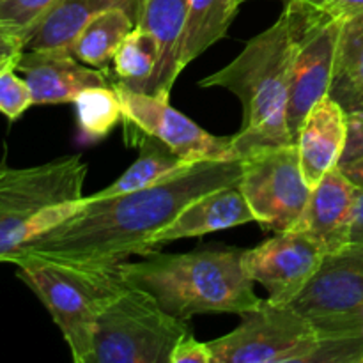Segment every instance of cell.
Returning <instances> with one entry per match:
<instances>
[{
	"mask_svg": "<svg viewBox=\"0 0 363 363\" xmlns=\"http://www.w3.org/2000/svg\"><path fill=\"white\" fill-rule=\"evenodd\" d=\"M350 245H363V188L358 190L357 206H354L353 215V225H351Z\"/></svg>",
	"mask_w": 363,
	"mask_h": 363,
	"instance_id": "32",
	"label": "cell"
},
{
	"mask_svg": "<svg viewBox=\"0 0 363 363\" xmlns=\"http://www.w3.org/2000/svg\"><path fill=\"white\" fill-rule=\"evenodd\" d=\"M319 339L344 337L363 344V308L311 319Z\"/></svg>",
	"mask_w": 363,
	"mask_h": 363,
	"instance_id": "27",
	"label": "cell"
},
{
	"mask_svg": "<svg viewBox=\"0 0 363 363\" xmlns=\"http://www.w3.org/2000/svg\"><path fill=\"white\" fill-rule=\"evenodd\" d=\"M135 18L124 7H110L96 14L74 39L71 53L80 62L92 67L106 66L119 46L135 28Z\"/></svg>",
	"mask_w": 363,
	"mask_h": 363,
	"instance_id": "21",
	"label": "cell"
},
{
	"mask_svg": "<svg viewBox=\"0 0 363 363\" xmlns=\"http://www.w3.org/2000/svg\"><path fill=\"white\" fill-rule=\"evenodd\" d=\"M362 113H363V112H362Z\"/></svg>",
	"mask_w": 363,
	"mask_h": 363,
	"instance_id": "35",
	"label": "cell"
},
{
	"mask_svg": "<svg viewBox=\"0 0 363 363\" xmlns=\"http://www.w3.org/2000/svg\"><path fill=\"white\" fill-rule=\"evenodd\" d=\"M25 52V35L18 28L0 23V71L16 67Z\"/></svg>",
	"mask_w": 363,
	"mask_h": 363,
	"instance_id": "30",
	"label": "cell"
},
{
	"mask_svg": "<svg viewBox=\"0 0 363 363\" xmlns=\"http://www.w3.org/2000/svg\"><path fill=\"white\" fill-rule=\"evenodd\" d=\"M289 305L308 319L363 308V245L326 254L318 275Z\"/></svg>",
	"mask_w": 363,
	"mask_h": 363,
	"instance_id": "13",
	"label": "cell"
},
{
	"mask_svg": "<svg viewBox=\"0 0 363 363\" xmlns=\"http://www.w3.org/2000/svg\"><path fill=\"white\" fill-rule=\"evenodd\" d=\"M298 20V50L291 73L287 124L293 140L315 103L330 94L335 64L337 41L342 21L314 16L294 0H289Z\"/></svg>",
	"mask_w": 363,
	"mask_h": 363,
	"instance_id": "10",
	"label": "cell"
},
{
	"mask_svg": "<svg viewBox=\"0 0 363 363\" xmlns=\"http://www.w3.org/2000/svg\"><path fill=\"white\" fill-rule=\"evenodd\" d=\"M350 135V117L342 106L325 96L307 113L296 135L301 174L311 188L340 163Z\"/></svg>",
	"mask_w": 363,
	"mask_h": 363,
	"instance_id": "15",
	"label": "cell"
},
{
	"mask_svg": "<svg viewBox=\"0 0 363 363\" xmlns=\"http://www.w3.org/2000/svg\"><path fill=\"white\" fill-rule=\"evenodd\" d=\"M298 20L293 7L216 73L202 78L201 87H222L236 94L243 106V124L233 135L240 158L266 145L296 144L287 124L291 73L298 50Z\"/></svg>",
	"mask_w": 363,
	"mask_h": 363,
	"instance_id": "2",
	"label": "cell"
},
{
	"mask_svg": "<svg viewBox=\"0 0 363 363\" xmlns=\"http://www.w3.org/2000/svg\"><path fill=\"white\" fill-rule=\"evenodd\" d=\"M87 163L62 156L25 169L0 167V262L84 206Z\"/></svg>",
	"mask_w": 363,
	"mask_h": 363,
	"instance_id": "4",
	"label": "cell"
},
{
	"mask_svg": "<svg viewBox=\"0 0 363 363\" xmlns=\"http://www.w3.org/2000/svg\"><path fill=\"white\" fill-rule=\"evenodd\" d=\"M358 190L337 165L312 188L303 216L293 230L318 241L326 254L340 252L350 245Z\"/></svg>",
	"mask_w": 363,
	"mask_h": 363,
	"instance_id": "14",
	"label": "cell"
},
{
	"mask_svg": "<svg viewBox=\"0 0 363 363\" xmlns=\"http://www.w3.org/2000/svg\"><path fill=\"white\" fill-rule=\"evenodd\" d=\"M347 117H350V135H347V144L340 163L363 158V113H353Z\"/></svg>",
	"mask_w": 363,
	"mask_h": 363,
	"instance_id": "31",
	"label": "cell"
},
{
	"mask_svg": "<svg viewBox=\"0 0 363 363\" xmlns=\"http://www.w3.org/2000/svg\"><path fill=\"white\" fill-rule=\"evenodd\" d=\"M240 160L238 188L255 215V223L275 234L293 230L312 191L301 174L296 144L257 147Z\"/></svg>",
	"mask_w": 363,
	"mask_h": 363,
	"instance_id": "8",
	"label": "cell"
},
{
	"mask_svg": "<svg viewBox=\"0 0 363 363\" xmlns=\"http://www.w3.org/2000/svg\"><path fill=\"white\" fill-rule=\"evenodd\" d=\"M135 145L140 147V156L133 162V165L113 181L110 186L91 194V199H106L112 195L128 194V191L144 190V188L155 186V184L169 181L179 174L186 172L197 163H191L188 160L181 158L179 155L167 147L162 140L151 137V135H142Z\"/></svg>",
	"mask_w": 363,
	"mask_h": 363,
	"instance_id": "20",
	"label": "cell"
},
{
	"mask_svg": "<svg viewBox=\"0 0 363 363\" xmlns=\"http://www.w3.org/2000/svg\"><path fill=\"white\" fill-rule=\"evenodd\" d=\"M325 257V248L311 236L286 230L243 250V268L252 282L268 291V300L289 305L318 275Z\"/></svg>",
	"mask_w": 363,
	"mask_h": 363,
	"instance_id": "11",
	"label": "cell"
},
{
	"mask_svg": "<svg viewBox=\"0 0 363 363\" xmlns=\"http://www.w3.org/2000/svg\"><path fill=\"white\" fill-rule=\"evenodd\" d=\"M18 277L43 301L77 363H91L98 314L123 287L117 269H92L23 255L13 262Z\"/></svg>",
	"mask_w": 363,
	"mask_h": 363,
	"instance_id": "5",
	"label": "cell"
},
{
	"mask_svg": "<svg viewBox=\"0 0 363 363\" xmlns=\"http://www.w3.org/2000/svg\"><path fill=\"white\" fill-rule=\"evenodd\" d=\"M77 110V124L85 142H99L123 123L124 113L116 87H91L77 96L73 101Z\"/></svg>",
	"mask_w": 363,
	"mask_h": 363,
	"instance_id": "24",
	"label": "cell"
},
{
	"mask_svg": "<svg viewBox=\"0 0 363 363\" xmlns=\"http://www.w3.org/2000/svg\"><path fill=\"white\" fill-rule=\"evenodd\" d=\"M314 16L344 21L363 11V0H294Z\"/></svg>",
	"mask_w": 363,
	"mask_h": 363,
	"instance_id": "28",
	"label": "cell"
},
{
	"mask_svg": "<svg viewBox=\"0 0 363 363\" xmlns=\"http://www.w3.org/2000/svg\"><path fill=\"white\" fill-rule=\"evenodd\" d=\"M16 71L27 80L34 105L73 103L85 89L112 85L105 67L87 66L69 50H25Z\"/></svg>",
	"mask_w": 363,
	"mask_h": 363,
	"instance_id": "12",
	"label": "cell"
},
{
	"mask_svg": "<svg viewBox=\"0 0 363 363\" xmlns=\"http://www.w3.org/2000/svg\"><path fill=\"white\" fill-rule=\"evenodd\" d=\"M328 96L347 116L363 112V11L340 25Z\"/></svg>",
	"mask_w": 363,
	"mask_h": 363,
	"instance_id": "19",
	"label": "cell"
},
{
	"mask_svg": "<svg viewBox=\"0 0 363 363\" xmlns=\"http://www.w3.org/2000/svg\"><path fill=\"white\" fill-rule=\"evenodd\" d=\"M250 222H255V215L238 184L220 188L190 202L169 225L152 238L151 250L170 241L199 238Z\"/></svg>",
	"mask_w": 363,
	"mask_h": 363,
	"instance_id": "17",
	"label": "cell"
},
{
	"mask_svg": "<svg viewBox=\"0 0 363 363\" xmlns=\"http://www.w3.org/2000/svg\"><path fill=\"white\" fill-rule=\"evenodd\" d=\"M241 160L199 162L169 181L112 195L84 197L80 211L32 238L11 262L23 255L52 259L92 269H117L133 255L151 252V241L190 202L240 183Z\"/></svg>",
	"mask_w": 363,
	"mask_h": 363,
	"instance_id": "1",
	"label": "cell"
},
{
	"mask_svg": "<svg viewBox=\"0 0 363 363\" xmlns=\"http://www.w3.org/2000/svg\"><path fill=\"white\" fill-rule=\"evenodd\" d=\"M241 325L208 342L213 363H311L318 332L293 305L262 300L241 314Z\"/></svg>",
	"mask_w": 363,
	"mask_h": 363,
	"instance_id": "7",
	"label": "cell"
},
{
	"mask_svg": "<svg viewBox=\"0 0 363 363\" xmlns=\"http://www.w3.org/2000/svg\"><path fill=\"white\" fill-rule=\"evenodd\" d=\"M184 319L167 312L155 296L124 282L101 307L91 363H170Z\"/></svg>",
	"mask_w": 363,
	"mask_h": 363,
	"instance_id": "6",
	"label": "cell"
},
{
	"mask_svg": "<svg viewBox=\"0 0 363 363\" xmlns=\"http://www.w3.org/2000/svg\"><path fill=\"white\" fill-rule=\"evenodd\" d=\"M160 60L158 43L152 38L151 32L135 25L123 45L113 55V73L119 84L133 89V91L145 92Z\"/></svg>",
	"mask_w": 363,
	"mask_h": 363,
	"instance_id": "23",
	"label": "cell"
},
{
	"mask_svg": "<svg viewBox=\"0 0 363 363\" xmlns=\"http://www.w3.org/2000/svg\"><path fill=\"white\" fill-rule=\"evenodd\" d=\"M240 6V0H188L181 55L184 67L225 38Z\"/></svg>",
	"mask_w": 363,
	"mask_h": 363,
	"instance_id": "22",
	"label": "cell"
},
{
	"mask_svg": "<svg viewBox=\"0 0 363 363\" xmlns=\"http://www.w3.org/2000/svg\"><path fill=\"white\" fill-rule=\"evenodd\" d=\"M137 0H57L25 30V50H69L82 28L110 7H124L135 18Z\"/></svg>",
	"mask_w": 363,
	"mask_h": 363,
	"instance_id": "18",
	"label": "cell"
},
{
	"mask_svg": "<svg viewBox=\"0 0 363 363\" xmlns=\"http://www.w3.org/2000/svg\"><path fill=\"white\" fill-rule=\"evenodd\" d=\"M126 284L147 291L176 318L199 314H245L262 303L243 268V250H191L163 254L151 250L144 259L117 268Z\"/></svg>",
	"mask_w": 363,
	"mask_h": 363,
	"instance_id": "3",
	"label": "cell"
},
{
	"mask_svg": "<svg viewBox=\"0 0 363 363\" xmlns=\"http://www.w3.org/2000/svg\"><path fill=\"white\" fill-rule=\"evenodd\" d=\"M240 2L243 4V2H247V0H240ZM284 2H289V0H284Z\"/></svg>",
	"mask_w": 363,
	"mask_h": 363,
	"instance_id": "34",
	"label": "cell"
},
{
	"mask_svg": "<svg viewBox=\"0 0 363 363\" xmlns=\"http://www.w3.org/2000/svg\"><path fill=\"white\" fill-rule=\"evenodd\" d=\"M57 0H0V23L23 32L35 23Z\"/></svg>",
	"mask_w": 363,
	"mask_h": 363,
	"instance_id": "26",
	"label": "cell"
},
{
	"mask_svg": "<svg viewBox=\"0 0 363 363\" xmlns=\"http://www.w3.org/2000/svg\"><path fill=\"white\" fill-rule=\"evenodd\" d=\"M123 105L128 138L135 133L158 138L181 158L191 163L230 162L240 160L233 137H216L170 105V99H160L147 92H138L119 82H112ZM135 138V142L138 140ZM133 142V144H135Z\"/></svg>",
	"mask_w": 363,
	"mask_h": 363,
	"instance_id": "9",
	"label": "cell"
},
{
	"mask_svg": "<svg viewBox=\"0 0 363 363\" xmlns=\"http://www.w3.org/2000/svg\"><path fill=\"white\" fill-rule=\"evenodd\" d=\"M170 363H213V353L208 342H201L186 332L177 340Z\"/></svg>",
	"mask_w": 363,
	"mask_h": 363,
	"instance_id": "29",
	"label": "cell"
},
{
	"mask_svg": "<svg viewBox=\"0 0 363 363\" xmlns=\"http://www.w3.org/2000/svg\"><path fill=\"white\" fill-rule=\"evenodd\" d=\"M188 0H137L135 23L151 32L158 43L160 60L147 94L160 99H170V91L184 69L183 39L186 25Z\"/></svg>",
	"mask_w": 363,
	"mask_h": 363,
	"instance_id": "16",
	"label": "cell"
},
{
	"mask_svg": "<svg viewBox=\"0 0 363 363\" xmlns=\"http://www.w3.org/2000/svg\"><path fill=\"white\" fill-rule=\"evenodd\" d=\"M339 167L344 170V174H346V176L357 184V186L363 188V158L354 160V162L340 163Z\"/></svg>",
	"mask_w": 363,
	"mask_h": 363,
	"instance_id": "33",
	"label": "cell"
},
{
	"mask_svg": "<svg viewBox=\"0 0 363 363\" xmlns=\"http://www.w3.org/2000/svg\"><path fill=\"white\" fill-rule=\"evenodd\" d=\"M34 105L27 80L20 77L16 67L0 71V113L9 121H16Z\"/></svg>",
	"mask_w": 363,
	"mask_h": 363,
	"instance_id": "25",
	"label": "cell"
}]
</instances>
